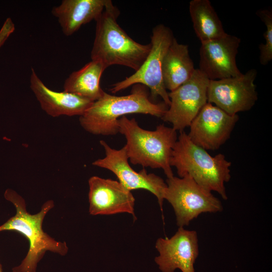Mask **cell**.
Returning a JSON list of instances; mask_svg holds the SVG:
<instances>
[{
    "label": "cell",
    "mask_w": 272,
    "mask_h": 272,
    "mask_svg": "<svg viewBox=\"0 0 272 272\" xmlns=\"http://www.w3.org/2000/svg\"><path fill=\"white\" fill-rule=\"evenodd\" d=\"M133 86L130 93L124 96L105 92L80 116L82 127L93 134L114 135L119 132V119L126 115L139 113L161 118L168 106L163 101L153 102L146 86L142 84Z\"/></svg>",
    "instance_id": "obj_1"
},
{
    "label": "cell",
    "mask_w": 272,
    "mask_h": 272,
    "mask_svg": "<svg viewBox=\"0 0 272 272\" xmlns=\"http://www.w3.org/2000/svg\"><path fill=\"white\" fill-rule=\"evenodd\" d=\"M5 198L15 207L16 214L0 226V232L15 231L23 235L28 240L29 248L21 263L12 268V272H36L38 263L46 251L61 256L65 255L69 248L65 242L55 240L44 232L43 220L54 206L52 200L45 201L40 211L35 214L28 212L24 198L15 190L8 188Z\"/></svg>",
    "instance_id": "obj_2"
},
{
    "label": "cell",
    "mask_w": 272,
    "mask_h": 272,
    "mask_svg": "<svg viewBox=\"0 0 272 272\" xmlns=\"http://www.w3.org/2000/svg\"><path fill=\"white\" fill-rule=\"evenodd\" d=\"M120 12L111 0L95 21V36L91 52L92 60L100 62L106 69L121 65L136 72L148 56L151 44H142L133 40L118 25Z\"/></svg>",
    "instance_id": "obj_3"
},
{
    "label": "cell",
    "mask_w": 272,
    "mask_h": 272,
    "mask_svg": "<svg viewBox=\"0 0 272 272\" xmlns=\"http://www.w3.org/2000/svg\"><path fill=\"white\" fill-rule=\"evenodd\" d=\"M170 165L176 168L178 177L188 175L203 188L216 191L223 199H227L225 184L231 179V163L224 155L211 156L194 144L183 131L180 132L173 149Z\"/></svg>",
    "instance_id": "obj_4"
},
{
    "label": "cell",
    "mask_w": 272,
    "mask_h": 272,
    "mask_svg": "<svg viewBox=\"0 0 272 272\" xmlns=\"http://www.w3.org/2000/svg\"><path fill=\"white\" fill-rule=\"evenodd\" d=\"M118 125L119 132L126 139V153L131 164L162 169L167 178L174 176L170 160L178 138L176 130L163 124L154 130H146L134 118L126 116L119 119Z\"/></svg>",
    "instance_id": "obj_5"
},
{
    "label": "cell",
    "mask_w": 272,
    "mask_h": 272,
    "mask_svg": "<svg viewBox=\"0 0 272 272\" xmlns=\"http://www.w3.org/2000/svg\"><path fill=\"white\" fill-rule=\"evenodd\" d=\"M164 200L172 207L178 227L189 225L203 213L222 211L220 200L196 183L188 175L167 178Z\"/></svg>",
    "instance_id": "obj_6"
},
{
    "label": "cell",
    "mask_w": 272,
    "mask_h": 272,
    "mask_svg": "<svg viewBox=\"0 0 272 272\" xmlns=\"http://www.w3.org/2000/svg\"><path fill=\"white\" fill-rule=\"evenodd\" d=\"M174 38L172 30L164 24L156 26L152 30L150 51L139 69L123 80L112 85L110 91L116 93L135 84L149 88L151 97H160L168 106L170 104L168 92L163 80L162 66L164 57Z\"/></svg>",
    "instance_id": "obj_7"
},
{
    "label": "cell",
    "mask_w": 272,
    "mask_h": 272,
    "mask_svg": "<svg viewBox=\"0 0 272 272\" xmlns=\"http://www.w3.org/2000/svg\"><path fill=\"white\" fill-rule=\"evenodd\" d=\"M209 81L205 74L195 69L189 80L168 92L170 104L161 118L171 123L175 130L184 131L208 103Z\"/></svg>",
    "instance_id": "obj_8"
},
{
    "label": "cell",
    "mask_w": 272,
    "mask_h": 272,
    "mask_svg": "<svg viewBox=\"0 0 272 272\" xmlns=\"http://www.w3.org/2000/svg\"><path fill=\"white\" fill-rule=\"evenodd\" d=\"M100 144L104 149L105 156L95 160L92 165L111 171L118 181L130 191L136 189L150 191L156 197L162 211L167 187L166 182L154 173H148L145 168L139 172L134 170L128 163L125 145L116 150L110 147L104 141H100Z\"/></svg>",
    "instance_id": "obj_9"
},
{
    "label": "cell",
    "mask_w": 272,
    "mask_h": 272,
    "mask_svg": "<svg viewBox=\"0 0 272 272\" xmlns=\"http://www.w3.org/2000/svg\"><path fill=\"white\" fill-rule=\"evenodd\" d=\"M257 74L253 69L237 77L210 80L208 102L230 115L250 110L258 99L254 84Z\"/></svg>",
    "instance_id": "obj_10"
},
{
    "label": "cell",
    "mask_w": 272,
    "mask_h": 272,
    "mask_svg": "<svg viewBox=\"0 0 272 272\" xmlns=\"http://www.w3.org/2000/svg\"><path fill=\"white\" fill-rule=\"evenodd\" d=\"M238 120L237 114H229L208 102L191 122L187 134L197 146L206 150H216L230 138Z\"/></svg>",
    "instance_id": "obj_11"
},
{
    "label": "cell",
    "mask_w": 272,
    "mask_h": 272,
    "mask_svg": "<svg viewBox=\"0 0 272 272\" xmlns=\"http://www.w3.org/2000/svg\"><path fill=\"white\" fill-rule=\"evenodd\" d=\"M159 255L155 262L162 272H195L194 264L199 254L197 233L179 227L170 238H159L155 244Z\"/></svg>",
    "instance_id": "obj_12"
},
{
    "label": "cell",
    "mask_w": 272,
    "mask_h": 272,
    "mask_svg": "<svg viewBox=\"0 0 272 272\" xmlns=\"http://www.w3.org/2000/svg\"><path fill=\"white\" fill-rule=\"evenodd\" d=\"M241 40L226 34L223 37L201 42L199 70L210 80H221L240 76L236 57Z\"/></svg>",
    "instance_id": "obj_13"
},
{
    "label": "cell",
    "mask_w": 272,
    "mask_h": 272,
    "mask_svg": "<svg viewBox=\"0 0 272 272\" xmlns=\"http://www.w3.org/2000/svg\"><path fill=\"white\" fill-rule=\"evenodd\" d=\"M88 183L90 215L127 213L136 219L134 197L131 191L119 181L94 176L89 178Z\"/></svg>",
    "instance_id": "obj_14"
},
{
    "label": "cell",
    "mask_w": 272,
    "mask_h": 272,
    "mask_svg": "<svg viewBox=\"0 0 272 272\" xmlns=\"http://www.w3.org/2000/svg\"><path fill=\"white\" fill-rule=\"evenodd\" d=\"M30 87L41 109L53 117L62 115L81 116L94 102L75 94L57 92L48 88L32 68Z\"/></svg>",
    "instance_id": "obj_15"
},
{
    "label": "cell",
    "mask_w": 272,
    "mask_h": 272,
    "mask_svg": "<svg viewBox=\"0 0 272 272\" xmlns=\"http://www.w3.org/2000/svg\"><path fill=\"white\" fill-rule=\"evenodd\" d=\"M108 0H63L54 7L52 14L57 18L62 32L67 36L81 27L96 21L103 11Z\"/></svg>",
    "instance_id": "obj_16"
},
{
    "label": "cell",
    "mask_w": 272,
    "mask_h": 272,
    "mask_svg": "<svg viewBox=\"0 0 272 272\" xmlns=\"http://www.w3.org/2000/svg\"><path fill=\"white\" fill-rule=\"evenodd\" d=\"M195 69L187 45L174 37L163 60L162 71L164 86L171 92L187 82Z\"/></svg>",
    "instance_id": "obj_17"
},
{
    "label": "cell",
    "mask_w": 272,
    "mask_h": 272,
    "mask_svg": "<svg viewBox=\"0 0 272 272\" xmlns=\"http://www.w3.org/2000/svg\"><path fill=\"white\" fill-rule=\"evenodd\" d=\"M105 70L100 62L91 60L69 75L64 82L63 91L92 102L98 100L105 92L100 84Z\"/></svg>",
    "instance_id": "obj_18"
},
{
    "label": "cell",
    "mask_w": 272,
    "mask_h": 272,
    "mask_svg": "<svg viewBox=\"0 0 272 272\" xmlns=\"http://www.w3.org/2000/svg\"><path fill=\"white\" fill-rule=\"evenodd\" d=\"M189 10L195 33L201 42L225 35L219 17L209 0H192Z\"/></svg>",
    "instance_id": "obj_19"
},
{
    "label": "cell",
    "mask_w": 272,
    "mask_h": 272,
    "mask_svg": "<svg viewBox=\"0 0 272 272\" xmlns=\"http://www.w3.org/2000/svg\"><path fill=\"white\" fill-rule=\"evenodd\" d=\"M256 15L266 27L263 34L265 43H261L259 46L260 62L265 65L272 59V10L270 9L259 10Z\"/></svg>",
    "instance_id": "obj_20"
},
{
    "label": "cell",
    "mask_w": 272,
    "mask_h": 272,
    "mask_svg": "<svg viewBox=\"0 0 272 272\" xmlns=\"http://www.w3.org/2000/svg\"><path fill=\"white\" fill-rule=\"evenodd\" d=\"M15 25L12 19L7 18L0 29V47L15 30Z\"/></svg>",
    "instance_id": "obj_21"
},
{
    "label": "cell",
    "mask_w": 272,
    "mask_h": 272,
    "mask_svg": "<svg viewBox=\"0 0 272 272\" xmlns=\"http://www.w3.org/2000/svg\"><path fill=\"white\" fill-rule=\"evenodd\" d=\"M0 272H3V268H2V265L0 262Z\"/></svg>",
    "instance_id": "obj_22"
}]
</instances>
